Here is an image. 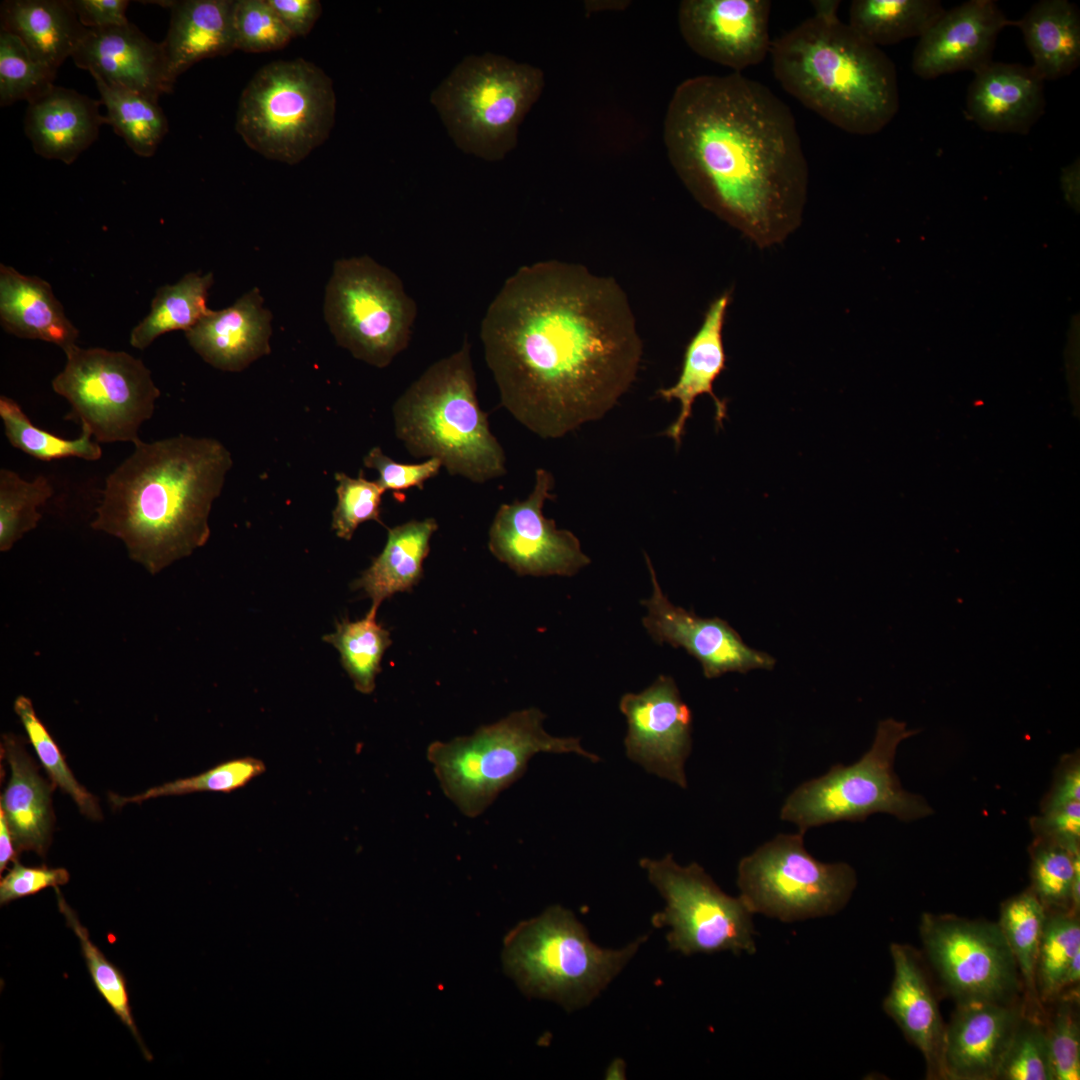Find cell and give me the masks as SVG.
I'll return each instance as SVG.
<instances>
[{"label":"cell","mask_w":1080,"mask_h":1080,"mask_svg":"<svg viewBox=\"0 0 1080 1080\" xmlns=\"http://www.w3.org/2000/svg\"><path fill=\"white\" fill-rule=\"evenodd\" d=\"M480 337L501 404L543 439L608 413L634 382L642 355L616 280L557 260L510 276L487 308Z\"/></svg>","instance_id":"obj_1"},{"label":"cell","mask_w":1080,"mask_h":1080,"mask_svg":"<svg viewBox=\"0 0 1080 1080\" xmlns=\"http://www.w3.org/2000/svg\"><path fill=\"white\" fill-rule=\"evenodd\" d=\"M675 172L707 210L757 247L802 223L809 169L788 105L740 72L680 83L663 125Z\"/></svg>","instance_id":"obj_2"},{"label":"cell","mask_w":1080,"mask_h":1080,"mask_svg":"<svg viewBox=\"0 0 1080 1080\" xmlns=\"http://www.w3.org/2000/svg\"><path fill=\"white\" fill-rule=\"evenodd\" d=\"M232 463L214 438L140 440L106 478L91 527L120 539L129 558L156 575L206 544Z\"/></svg>","instance_id":"obj_3"},{"label":"cell","mask_w":1080,"mask_h":1080,"mask_svg":"<svg viewBox=\"0 0 1080 1080\" xmlns=\"http://www.w3.org/2000/svg\"><path fill=\"white\" fill-rule=\"evenodd\" d=\"M815 14L771 43L775 78L791 96L851 134L884 129L900 107L895 64L837 16L840 1H812Z\"/></svg>","instance_id":"obj_4"},{"label":"cell","mask_w":1080,"mask_h":1080,"mask_svg":"<svg viewBox=\"0 0 1080 1080\" xmlns=\"http://www.w3.org/2000/svg\"><path fill=\"white\" fill-rule=\"evenodd\" d=\"M395 433L414 457L437 458L449 474L475 483L506 472L505 453L476 395L471 346L430 365L396 400Z\"/></svg>","instance_id":"obj_5"},{"label":"cell","mask_w":1080,"mask_h":1080,"mask_svg":"<svg viewBox=\"0 0 1080 1080\" xmlns=\"http://www.w3.org/2000/svg\"><path fill=\"white\" fill-rule=\"evenodd\" d=\"M646 938L621 949L601 948L571 911L556 905L510 931L503 963L526 995L553 1000L571 1011L591 1003Z\"/></svg>","instance_id":"obj_6"},{"label":"cell","mask_w":1080,"mask_h":1080,"mask_svg":"<svg viewBox=\"0 0 1080 1080\" xmlns=\"http://www.w3.org/2000/svg\"><path fill=\"white\" fill-rule=\"evenodd\" d=\"M544 88L541 69L485 52L464 57L432 91L430 102L465 153L503 159Z\"/></svg>","instance_id":"obj_7"},{"label":"cell","mask_w":1080,"mask_h":1080,"mask_svg":"<svg viewBox=\"0 0 1080 1080\" xmlns=\"http://www.w3.org/2000/svg\"><path fill=\"white\" fill-rule=\"evenodd\" d=\"M545 714L538 708L510 713L479 727L473 734L448 742L434 741L427 759L445 796L462 814L481 815L498 795L520 779L537 753H574L599 761L576 737H556L543 727Z\"/></svg>","instance_id":"obj_8"},{"label":"cell","mask_w":1080,"mask_h":1080,"mask_svg":"<svg viewBox=\"0 0 1080 1080\" xmlns=\"http://www.w3.org/2000/svg\"><path fill=\"white\" fill-rule=\"evenodd\" d=\"M332 80L302 58L261 67L244 88L236 131L264 157L290 165L328 138L335 121Z\"/></svg>","instance_id":"obj_9"},{"label":"cell","mask_w":1080,"mask_h":1080,"mask_svg":"<svg viewBox=\"0 0 1080 1080\" xmlns=\"http://www.w3.org/2000/svg\"><path fill=\"white\" fill-rule=\"evenodd\" d=\"M917 731L904 722L880 721L870 749L850 765L835 764L822 776L796 787L780 809V819L805 834L813 827L839 821H861L887 813L913 821L932 813L926 800L906 791L894 771L900 743Z\"/></svg>","instance_id":"obj_10"},{"label":"cell","mask_w":1080,"mask_h":1080,"mask_svg":"<svg viewBox=\"0 0 1080 1080\" xmlns=\"http://www.w3.org/2000/svg\"><path fill=\"white\" fill-rule=\"evenodd\" d=\"M417 315L401 279L367 255L339 259L325 289L324 317L336 342L384 368L409 344Z\"/></svg>","instance_id":"obj_11"},{"label":"cell","mask_w":1080,"mask_h":1080,"mask_svg":"<svg viewBox=\"0 0 1080 1080\" xmlns=\"http://www.w3.org/2000/svg\"><path fill=\"white\" fill-rule=\"evenodd\" d=\"M804 835L778 834L740 860L737 885L754 914L791 923L834 915L850 900L857 884L854 869L814 858Z\"/></svg>","instance_id":"obj_12"},{"label":"cell","mask_w":1080,"mask_h":1080,"mask_svg":"<svg viewBox=\"0 0 1080 1080\" xmlns=\"http://www.w3.org/2000/svg\"><path fill=\"white\" fill-rule=\"evenodd\" d=\"M53 390L71 406L77 420L98 443L140 441L141 425L155 410L160 390L142 360L124 351L74 346Z\"/></svg>","instance_id":"obj_13"},{"label":"cell","mask_w":1080,"mask_h":1080,"mask_svg":"<svg viewBox=\"0 0 1080 1080\" xmlns=\"http://www.w3.org/2000/svg\"><path fill=\"white\" fill-rule=\"evenodd\" d=\"M640 865L666 901L652 917L655 927H669V948L684 955L731 951L754 954L755 929L746 902L722 891L698 863L681 866L671 854L643 858Z\"/></svg>","instance_id":"obj_14"},{"label":"cell","mask_w":1080,"mask_h":1080,"mask_svg":"<svg viewBox=\"0 0 1080 1080\" xmlns=\"http://www.w3.org/2000/svg\"><path fill=\"white\" fill-rule=\"evenodd\" d=\"M920 935L931 964L958 1003H1015L1022 981L997 923L925 913Z\"/></svg>","instance_id":"obj_15"},{"label":"cell","mask_w":1080,"mask_h":1080,"mask_svg":"<svg viewBox=\"0 0 1080 1080\" xmlns=\"http://www.w3.org/2000/svg\"><path fill=\"white\" fill-rule=\"evenodd\" d=\"M553 486L552 473L537 469L529 496L502 504L490 527V552L520 576L570 577L591 562L575 534L557 529L555 521L544 516L543 506L553 498Z\"/></svg>","instance_id":"obj_16"},{"label":"cell","mask_w":1080,"mask_h":1080,"mask_svg":"<svg viewBox=\"0 0 1080 1080\" xmlns=\"http://www.w3.org/2000/svg\"><path fill=\"white\" fill-rule=\"evenodd\" d=\"M619 708L628 723L626 755L647 772L686 788L692 713L674 679L660 675L642 692L624 694Z\"/></svg>","instance_id":"obj_17"},{"label":"cell","mask_w":1080,"mask_h":1080,"mask_svg":"<svg viewBox=\"0 0 1080 1080\" xmlns=\"http://www.w3.org/2000/svg\"><path fill=\"white\" fill-rule=\"evenodd\" d=\"M645 559L653 591L641 602L647 609L642 624L655 642L685 649L700 662L704 676L709 679L728 672L747 673L774 667L775 659L771 655L747 646L725 620L701 618L671 603L647 554Z\"/></svg>","instance_id":"obj_18"},{"label":"cell","mask_w":1080,"mask_h":1080,"mask_svg":"<svg viewBox=\"0 0 1080 1080\" xmlns=\"http://www.w3.org/2000/svg\"><path fill=\"white\" fill-rule=\"evenodd\" d=\"M770 10L768 0H684L679 30L696 54L740 72L770 52Z\"/></svg>","instance_id":"obj_19"},{"label":"cell","mask_w":1080,"mask_h":1080,"mask_svg":"<svg viewBox=\"0 0 1080 1080\" xmlns=\"http://www.w3.org/2000/svg\"><path fill=\"white\" fill-rule=\"evenodd\" d=\"M1015 25L994 0H969L945 10L918 38L912 71L925 80L959 71L976 73L993 61L1000 32Z\"/></svg>","instance_id":"obj_20"},{"label":"cell","mask_w":1080,"mask_h":1080,"mask_svg":"<svg viewBox=\"0 0 1080 1080\" xmlns=\"http://www.w3.org/2000/svg\"><path fill=\"white\" fill-rule=\"evenodd\" d=\"M1024 1010L1021 1003L959 1002L945 1031V1079H998Z\"/></svg>","instance_id":"obj_21"},{"label":"cell","mask_w":1080,"mask_h":1080,"mask_svg":"<svg viewBox=\"0 0 1080 1080\" xmlns=\"http://www.w3.org/2000/svg\"><path fill=\"white\" fill-rule=\"evenodd\" d=\"M74 63L93 78L124 87L158 102L173 89L160 43L129 23L86 29L72 55Z\"/></svg>","instance_id":"obj_22"},{"label":"cell","mask_w":1080,"mask_h":1080,"mask_svg":"<svg viewBox=\"0 0 1080 1080\" xmlns=\"http://www.w3.org/2000/svg\"><path fill=\"white\" fill-rule=\"evenodd\" d=\"M1045 106L1044 81L1019 63L992 61L974 73L966 97L970 120L996 133L1028 134Z\"/></svg>","instance_id":"obj_23"},{"label":"cell","mask_w":1080,"mask_h":1080,"mask_svg":"<svg viewBox=\"0 0 1080 1080\" xmlns=\"http://www.w3.org/2000/svg\"><path fill=\"white\" fill-rule=\"evenodd\" d=\"M185 333L204 361L224 371H241L270 352L271 313L254 288L231 306L210 310Z\"/></svg>","instance_id":"obj_24"},{"label":"cell","mask_w":1080,"mask_h":1080,"mask_svg":"<svg viewBox=\"0 0 1080 1080\" xmlns=\"http://www.w3.org/2000/svg\"><path fill=\"white\" fill-rule=\"evenodd\" d=\"M894 977L883 1001L884 1011L919 1049L931 1079H945L943 1051L946 1026L916 952L909 946H890Z\"/></svg>","instance_id":"obj_25"},{"label":"cell","mask_w":1080,"mask_h":1080,"mask_svg":"<svg viewBox=\"0 0 1080 1080\" xmlns=\"http://www.w3.org/2000/svg\"><path fill=\"white\" fill-rule=\"evenodd\" d=\"M731 296V290H726L710 303L701 326L686 347L678 380L674 385L657 391L662 399H675L680 403L676 420L663 433L673 439L677 448L681 444L687 420L691 417L693 403L700 395L708 394L714 401L715 420L719 427L727 417V401L718 398L713 384L726 367L723 328Z\"/></svg>","instance_id":"obj_26"},{"label":"cell","mask_w":1080,"mask_h":1080,"mask_svg":"<svg viewBox=\"0 0 1080 1080\" xmlns=\"http://www.w3.org/2000/svg\"><path fill=\"white\" fill-rule=\"evenodd\" d=\"M101 100L53 85L28 102L25 133L38 155L71 164L98 137L107 123Z\"/></svg>","instance_id":"obj_27"},{"label":"cell","mask_w":1080,"mask_h":1080,"mask_svg":"<svg viewBox=\"0 0 1080 1080\" xmlns=\"http://www.w3.org/2000/svg\"><path fill=\"white\" fill-rule=\"evenodd\" d=\"M2 756L10 769V780L1 796L3 810L14 845L21 851H34L45 856L51 841L54 815L50 785L38 772V767L26 753L22 740L5 734L1 743Z\"/></svg>","instance_id":"obj_28"},{"label":"cell","mask_w":1080,"mask_h":1080,"mask_svg":"<svg viewBox=\"0 0 1080 1080\" xmlns=\"http://www.w3.org/2000/svg\"><path fill=\"white\" fill-rule=\"evenodd\" d=\"M171 18L161 47L174 84L200 60L227 55L235 48L233 0L170 1Z\"/></svg>","instance_id":"obj_29"},{"label":"cell","mask_w":1080,"mask_h":1080,"mask_svg":"<svg viewBox=\"0 0 1080 1080\" xmlns=\"http://www.w3.org/2000/svg\"><path fill=\"white\" fill-rule=\"evenodd\" d=\"M0 322L10 334L53 343L64 353L77 345L79 331L51 285L4 264L0 265Z\"/></svg>","instance_id":"obj_30"},{"label":"cell","mask_w":1080,"mask_h":1080,"mask_svg":"<svg viewBox=\"0 0 1080 1080\" xmlns=\"http://www.w3.org/2000/svg\"><path fill=\"white\" fill-rule=\"evenodd\" d=\"M0 12L1 30L16 35L37 61L54 71L72 57L87 29L67 0H7Z\"/></svg>","instance_id":"obj_31"},{"label":"cell","mask_w":1080,"mask_h":1080,"mask_svg":"<svg viewBox=\"0 0 1080 1080\" xmlns=\"http://www.w3.org/2000/svg\"><path fill=\"white\" fill-rule=\"evenodd\" d=\"M1016 21L1045 82L1069 76L1080 64V11L1068 0H1040Z\"/></svg>","instance_id":"obj_32"},{"label":"cell","mask_w":1080,"mask_h":1080,"mask_svg":"<svg viewBox=\"0 0 1080 1080\" xmlns=\"http://www.w3.org/2000/svg\"><path fill=\"white\" fill-rule=\"evenodd\" d=\"M438 529L433 518L411 520L388 530L382 552L353 583L372 600V607L398 592H411L423 576L430 539Z\"/></svg>","instance_id":"obj_33"},{"label":"cell","mask_w":1080,"mask_h":1080,"mask_svg":"<svg viewBox=\"0 0 1080 1080\" xmlns=\"http://www.w3.org/2000/svg\"><path fill=\"white\" fill-rule=\"evenodd\" d=\"M944 12L938 0H854L847 24L879 47L920 38Z\"/></svg>","instance_id":"obj_34"},{"label":"cell","mask_w":1080,"mask_h":1080,"mask_svg":"<svg viewBox=\"0 0 1080 1080\" xmlns=\"http://www.w3.org/2000/svg\"><path fill=\"white\" fill-rule=\"evenodd\" d=\"M214 281L213 274L188 273L173 285L158 288L149 314L130 334V344L144 350L156 338L174 330L187 332L211 309L207 296Z\"/></svg>","instance_id":"obj_35"},{"label":"cell","mask_w":1080,"mask_h":1080,"mask_svg":"<svg viewBox=\"0 0 1080 1080\" xmlns=\"http://www.w3.org/2000/svg\"><path fill=\"white\" fill-rule=\"evenodd\" d=\"M107 123L141 157L152 156L168 131V121L158 102L139 92L94 78Z\"/></svg>","instance_id":"obj_36"},{"label":"cell","mask_w":1080,"mask_h":1080,"mask_svg":"<svg viewBox=\"0 0 1080 1080\" xmlns=\"http://www.w3.org/2000/svg\"><path fill=\"white\" fill-rule=\"evenodd\" d=\"M377 610L371 606L357 621L345 618L336 624L334 633L323 637L339 651L342 667L355 689L363 694L374 691L383 655L392 644L390 632L376 620Z\"/></svg>","instance_id":"obj_37"},{"label":"cell","mask_w":1080,"mask_h":1080,"mask_svg":"<svg viewBox=\"0 0 1080 1080\" xmlns=\"http://www.w3.org/2000/svg\"><path fill=\"white\" fill-rule=\"evenodd\" d=\"M1046 916L1047 910L1030 889L1002 904L997 923L1016 961L1026 999L1036 1011L1041 1003L1036 990L1035 969Z\"/></svg>","instance_id":"obj_38"},{"label":"cell","mask_w":1080,"mask_h":1080,"mask_svg":"<svg viewBox=\"0 0 1080 1080\" xmlns=\"http://www.w3.org/2000/svg\"><path fill=\"white\" fill-rule=\"evenodd\" d=\"M0 417L9 443L41 461L77 457L88 461L101 458L102 449L91 433L82 428L81 436L69 440L35 426L21 406L7 396L0 397Z\"/></svg>","instance_id":"obj_39"},{"label":"cell","mask_w":1080,"mask_h":1080,"mask_svg":"<svg viewBox=\"0 0 1080 1080\" xmlns=\"http://www.w3.org/2000/svg\"><path fill=\"white\" fill-rule=\"evenodd\" d=\"M1079 951L1078 914L1047 911L1035 969L1036 990L1041 1004L1052 1003L1059 998L1067 968Z\"/></svg>","instance_id":"obj_40"},{"label":"cell","mask_w":1080,"mask_h":1080,"mask_svg":"<svg viewBox=\"0 0 1080 1080\" xmlns=\"http://www.w3.org/2000/svg\"><path fill=\"white\" fill-rule=\"evenodd\" d=\"M49 480L39 475L27 481L9 469L0 470V551H9L41 520L39 508L52 497Z\"/></svg>","instance_id":"obj_41"},{"label":"cell","mask_w":1080,"mask_h":1080,"mask_svg":"<svg viewBox=\"0 0 1080 1080\" xmlns=\"http://www.w3.org/2000/svg\"><path fill=\"white\" fill-rule=\"evenodd\" d=\"M54 889L57 895L59 911L64 915L67 925L72 928L79 939L86 966L96 989L121 1022L130 1030L144 1057L149 1061L152 1060V1055L145 1046L132 1015L125 976L90 940L87 928L81 924L75 911L66 903L58 887Z\"/></svg>","instance_id":"obj_42"},{"label":"cell","mask_w":1080,"mask_h":1080,"mask_svg":"<svg viewBox=\"0 0 1080 1080\" xmlns=\"http://www.w3.org/2000/svg\"><path fill=\"white\" fill-rule=\"evenodd\" d=\"M265 771L266 766L262 760L245 756L220 763L196 776L178 779L150 788L132 797L110 794L109 798L111 803L118 807L127 803H141L147 799L161 796H176L208 791L231 793L245 787Z\"/></svg>","instance_id":"obj_43"},{"label":"cell","mask_w":1080,"mask_h":1080,"mask_svg":"<svg viewBox=\"0 0 1080 1080\" xmlns=\"http://www.w3.org/2000/svg\"><path fill=\"white\" fill-rule=\"evenodd\" d=\"M1079 870V851L1037 840L1031 864V890L1048 912H1071L1072 883Z\"/></svg>","instance_id":"obj_44"},{"label":"cell","mask_w":1080,"mask_h":1080,"mask_svg":"<svg viewBox=\"0 0 1080 1080\" xmlns=\"http://www.w3.org/2000/svg\"><path fill=\"white\" fill-rule=\"evenodd\" d=\"M56 71L37 61L14 34L0 32V104L27 102L53 86Z\"/></svg>","instance_id":"obj_45"},{"label":"cell","mask_w":1080,"mask_h":1080,"mask_svg":"<svg viewBox=\"0 0 1080 1080\" xmlns=\"http://www.w3.org/2000/svg\"><path fill=\"white\" fill-rule=\"evenodd\" d=\"M13 708L53 784L69 794L84 815L91 819H101L102 814L96 798L73 776L57 744L36 715L31 700L20 695L14 701Z\"/></svg>","instance_id":"obj_46"},{"label":"cell","mask_w":1080,"mask_h":1080,"mask_svg":"<svg viewBox=\"0 0 1080 1080\" xmlns=\"http://www.w3.org/2000/svg\"><path fill=\"white\" fill-rule=\"evenodd\" d=\"M998 1079L1054 1080L1046 1025L1025 1010L1001 1065Z\"/></svg>","instance_id":"obj_47"},{"label":"cell","mask_w":1080,"mask_h":1080,"mask_svg":"<svg viewBox=\"0 0 1080 1080\" xmlns=\"http://www.w3.org/2000/svg\"><path fill=\"white\" fill-rule=\"evenodd\" d=\"M235 48L249 53L279 50L292 36L268 0H236L233 8Z\"/></svg>","instance_id":"obj_48"},{"label":"cell","mask_w":1080,"mask_h":1080,"mask_svg":"<svg viewBox=\"0 0 1080 1080\" xmlns=\"http://www.w3.org/2000/svg\"><path fill=\"white\" fill-rule=\"evenodd\" d=\"M337 504L332 513V529L339 538L350 540L357 527L366 521L380 520V505L385 490L360 473L353 478L336 473Z\"/></svg>","instance_id":"obj_49"},{"label":"cell","mask_w":1080,"mask_h":1080,"mask_svg":"<svg viewBox=\"0 0 1080 1080\" xmlns=\"http://www.w3.org/2000/svg\"><path fill=\"white\" fill-rule=\"evenodd\" d=\"M1046 1032L1054 1080H1079L1080 1025L1075 997L1059 1003Z\"/></svg>","instance_id":"obj_50"},{"label":"cell","mask_w":1080,"mask_h":1080,"mask_svg":"<svg viewBox=\"0 0 1080 1080\" xmlns=\"http://www.w3.org/2000/svg\"><path fill=\"white\" fill-rule=\"evenodd\" d=\"M364 466L375 469L378 474L376 481L385 491L393 490L395 494L408 490L412 487L423 489L424 483L436 476L442 463L437 458H429L420 464H403L396 462L381 448L373 447L364 457Z\"/></svg>","instance_id":"obj_51"},{"label":"cell","mask_w":1080,"mask_h":1080,"mask_svg":"<svg viewBox=\"0 0 1080 1080\" xmlns=\"http://www.w3.org/2000/svg\"><path fill=\"white\" fill-rule=\"evenodd\" d=\"M69 881V873L64 868L26 867L18 860L13 862V867L1 878L0 881V904L5 905L13 900L30 896L47 887H58Z\"/></svg>","instance_id":"obj_52"},{"label":"cell","mask_w":1080,"mask_h":1080,"mask_svg":"<svg viewBox=\"0 0 1080 1080\" xmlns=\"http://www.w3.org/2000/svg\"><path fill=\"white\" fill-rule=\"evenodd\" d=\"M80 23L87 29L129 24L126 0H67Z\"/></svg>","instance_id":"obj_53"},{"label":"cell","mask_w":1080,"mask_h":1080,"mask_svg":"<svg viewBox=\"0 0 1080 1080\" xmlns=\"http://www.w3.org/2000/svg\"><path fill=\"white\" fill-rule=\"evenodd\" d=\"M292 38L310 33L322 13L318 0H268Z\"/></svg>","instance_id":"obj_54"},{"label":"cell","mask_w":1080,"mask_h":1080,"mask_svg":"<svg viewBox=\"0 0 1080 1080\" xmlns=\"http://www.w3.org/2000/svg\"><path fill=\"white\" fill-rule=\"evenodd\" d=\"M1060 186L1066 203L1075 211L1080 206V159L1064 166L1060 173Z\"/></svg>","instance_id":"obj_55"},{"label":"cell","mask_w":1080,"mask_h":1080,"mask_svg":"<svg viewBox=\"0 0 1080 1080\" xmlns=\"http://www.w3.org/2000/svg\"><path fill=\"white\" fill-rule=\"evenodd\" d=\"M18 852L16 851L13 837L9 829L5 814L0 809V871L1 873L6 869L7 865L11 861L17 860Z\"/></svg>","instance_id":"obj_56"},{"label":"cell","mask_w":1080,"mask_h":1080,"mask_svg":"<svg viewBox=\"0 0 1080 1080\" xmlns=\"http://www.w3.org/2000/svg\"><path fill=\"white\" fill-rule=\"evenodd\" d=\"M1079 979H1080V951L1075 954V956L1073 957V959L1071 960V962H1070V964H1069V966L1067 968V971L1065 973V976L1063 978V983H1062L1063 990L1066 989V987H1069L1071 985H1075L1076 983H1078Z\"/></svg>","instance_id":"obj_57"},{"label":"cell","mask_w":1080,"mask_h":1080,"mask_svg":"<svg viewBox=\"0 0 1080 1080\" xmlns=\"http://www.w3.org/2000/svg\"><path fill=\"white\" fill-rule=\"evenodd\" d=\"M606 1079H623L625 1078V1062L622 1059H615L605 1073Z\"/></svg>","instance_id":"obj_58"}]
</instances>
